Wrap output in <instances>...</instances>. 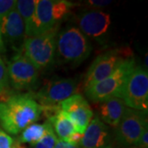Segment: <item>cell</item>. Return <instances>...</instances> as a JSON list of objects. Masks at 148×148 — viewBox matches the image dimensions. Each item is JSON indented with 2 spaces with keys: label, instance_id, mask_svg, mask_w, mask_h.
<instances>
[{
  "label": "cell",
  "instance_id": "cell-1",
  "mask_svg": "<svg viewBox=\"0 0 148 148\" xmlns=\"http://www.w3.org/2000/svg\"><path fill=\"white\" fill-rule=\"evenodd\" d=\"M42 114V107L31 93L12 94L0 102V123L3 130L16 135L30 124L36 122Z\"/></svg>",
  "mask_w": 148,
  "mask_h": 148
},
{
  "label": "cell",
  "instance_id": "cell-2",
  "mask_svg": "<svg viewBox=\"0 0 148 148\" xmlns=\"http://www.w3.org/2000/svg\"><path fill=\"white\" fill-rule=\"evenodd\" d=\"M91 51L89 39L77 27H67L58 32L55 51L58 64L79 65L90 56Z\"/></svg>",
  "mask_w": 148,
  "mask_h": 148
},
{
  "label": "cell",
  "instance_id": "cell-3",
  "mask_svg": "<svg viewBox=\"0 0 148 148\" xmlns=\"http://www.w3.org/2000/svg\"><path fill=\"white\" fill-rule=\"evenodd\" d=\"M135 67L133 57L125 60L110 76L85 89L86 97L94 103H102L111 98L122 99L126 83Z\"/></svg>",
  "mask_w": 148,
  "mask_h": 148
},
{
  "label": "cell",
  "instance_id": "cell-4",
  "mask_svg": "<svg viewBox=\"0 0 148 148\" xmlns=\"http://www.w3.org/2000/svg\"><path fill=\"white\" fill-rule=\"evenodd\" d=\"M59 27L58 25L38 36L26 37L23 41L21 52L38 70H45L54 63Z\"/></svg>",
  "mask_w": 148,
  "mask_h": 148
},
{
  "label": "cell",
  "instance_id": "cell-5",
  "mask_svg": "<svg viewBox=\"0 0 148 148\" xmlns=\"http://www.w3.org/2000/svg\"><path fill=\"white\" fill-rule=\"evenodd\" d=\"M75 4L66 0H38L36 12L27 37L43 34L60 25Z\"/></svg>",
  "mask_w": 148,
  "mask_h": 148
},
{
  "label": "cell",
  "instance_id": "cell-6",
  "mask_svg": "<svg viewBox=\"0 0 148 148\" xmlns=\"http://www.w3.org/2000/svg\"><path fill=\"white\" fill-rule=\"evenodd\" d=\"M132 54L131 49L124 48L110 49L98 55L86 73L85 89L110 76L125 60L132 58Z\"/></svg>",
  "mask_w": 148,
  "mask_h": 148
},
{
  "label": "cell",
  "instance_id": "cell-7",
  "mask_svg": "<svg viewBox=\"0 0 148 148\" xmlns=\"http://www.w3.org/2000/svg\"><path fill=\"white\" fill-rule=\"evenodd\" d=\"M122 100L127 108L148 110V73L143 66H136L127 80Z\"/></svg>",
  "mask_w": 148,
  "mask_h": 148
},
{
  "label": "cell",
  "instance_id": "cell-8",
  "mask_svg": "<svg viewBox=\"0 0 148 148\" xmlns=\"http://www.w3.org/2000/svg\"><path fill=\"white\" fill-rule=\"evenodd\" d=\"M147 125V113L126 108L114 129L115 140L124 147H133L148 127Z\"/></svg>",
  "mask_w": 148,
  "mask_h": 148
},
{
  "label": "cell",
  "instance_id": "cell-9",
  "mask_svg": "<svg viewBox=\"0 0 148 148\" xmlns=\"http://www.w3.org/2000/svg\"><path fill=\"white\" fill-rule=\"evenodd\" d=\"M7 70L11 86L16 90L31 89L39 78V70L21 50L8 61Z\"/></svg>",
  "mask_w": 148,
  "mask_h": 148
},
{
  "label": "cell",
  "instance_id": "cell-10",
  "mask_svg": "<svg viewBox=\"0 0 148 148\" xmlns=\"http://www.w3.org/2000/svg\"><path fill=\"white\" fill-rule=\"evenodd\" d=\"M77 90V82L73 78H59L45 82L33 95L41 106H58L74 95Z\"/></svg>",
  "mask_w": 148,
  "mask_h": 148
},
{
  "label": "cell",
  "instance_id": "cell-11",
  "mask_svg": "<svg viewBox=\"0 0 148 148\" xmlns=\"http://www.w3.org/2000/svg\"><path fill=\"white\" fill-rule=\"evenodd\" d=\"M78 29L86 36L97 41L106 38L111 25L110 15L99 9L85 11L77 20Z\"/></svg>",
  "mask_w": 148,
  "mask_h": 148
},
{
  "label": "cell",
  "instance_id": "cell-12",
  "mask_svg": "<svg viewBox=\"0 0 148 148\" xmlns=\"http://www.w3.org/2000/svg\"><path fill=\"white\" fill-rule=\"evenodd\" d=\"M59 107L71 118L77 131L83 134L94 116L93 111L84 96L74 94L59 104Z\"/></svg>",
  "mask_w": 148,
  "mask_h": 148
},
{
  "label": "cell",
  "instance_id": "cell-13",
  "mask_svg": "<svg viewBox=\"0 0 148 148\" xmlns=\"http://www.w3.org/2000/svg\"><path fill=\"white\" fill-rule=\"evenodd\" d=\"M113 138L109 127L95 115L86 127L78 148H111Z\"/></svg>",
  "mask_w": 148,
  "mask_h": 148
},
{
  "label": "cell",
  "instance_id": "cell-14",
  "mask_svg": "<svg viewBox=\"0 0 148 148\" xmlns=\"http://www.w3.org/2000/svg\"><path fill=\"white\" fill-rule=\"evenodd\" d=\"M0 29L3 41L12 45H21L26 38L25 25L16 8H13L0 20Z\"/></svg>",
  "mask_w": 148,
  "mask_h": 148
},
{
  "label": "cell",
  "instance_id": "cell-15",
  "mask_svg": "<svg viewBox=\"0 0 148 148\" xmlns=\"http://www.w3.org/2000/svg\"><path fill=\"white\" fill-rule=\"evenodd\" d=\"M126 106L120 98H111L101 103L97 116L105 124L116 127L123 115Z\"/></svg>",
  "mask_w": 148,
  "mask_h": 148
},
{
  "label": "cell",
  "instance_id": "cell-16",
  "mask_svg": "<svg viewBox=\"0 0 148 148\" xmlns=\"http://www.w3.org/2000/svg\"><path fill=\"white\" fill-rule=\"evenodd\" d=\"M48 120L51 123L53 131L60 140L65 141L74 132H77L71 118L61 109Z\"/></svg>",
  "mask_w": 148,
  "mask_h": 148
},
{
  "label": "cell",
  "instance_id": "cell-17",
  "mask_svg": "<svg viewBox=\"0 0 148 148\" xmlns=\"http://www.w3.org/2000/svg\"><path fill=\"white\" fill-rule=\"evenodd\" d=\"M38 0H17L15 8L20 14L25 25V35L28 36Z\"/></svg>",
  "mask_w": 148,
  "mask_h": 148
},
{
  "label": "cell",
  "instance_id": "cell-18",
  "mask_svg": "<svg viewBox=\"0 0 148 148\" xmlns=\"http://www.w3.org/2000/svg\"><path fill=\"white\" fill-rule=\"evenodd\" d=\"M46 132V124L45 122L43 124L40 123H32L27 127L22 132L19 138L16 140L20 143H28L31 146L37 143L41 140Z\"/></svg>",
  "mask_w": 148,
  "mask_h": 148
},
{
  "label": "cell",
  "instance_id": "cell-19",
  "mask_svg": "<svg viewBox=\"0 0 148 148\" xmlns=\"http://www.w3.org/2000/svg\"><path fill=\"white\" fill-rule=\"evenodd\" d=\"M45 124L46 132L45 136L38 143L31 146V148H54L58 138L53 131L51 123L47 120L45 121Z\"/></svg>",
  "mask_w": 148,
  "mask_h": 148
},
{
  "label": "cell",
  "instance_id": "cell-20",
  "mask_svg": "<svg viewBox=\"0 0 148 148\" xmlns=\"http://www.w3.org/2000/svg\"><path fill=\"white\" fill-rule=\"evenodd\" d=\"M0 148H25L21 143L14 139L0 127Z\"/></svg>",
  "mask_w": 148,
  "mask_h": 148
},
{
  "label": "cell",
  "instance_id": "cell-21",
  "mask_svg": "<svg viewBox=\"0 0 148 148\" xmlns=\"http://www.w3.org/2000/svg\"><path fill=\"white\" fill-rule=\"evenodd\" d=\"M8 82V70L5 63L0 57V95L6 90V86Z\"/></svg>",
  "mask_w": 148,
  "mask_h": 148
},
{
  "label": "cell",
  "instance_id": "cell-22",
  "mask_svg": "<svg viewBox=\"0 0 148 148\" xmlns=\"http://www.w3.org/2000/svg\"><path fill=\"white\" fill-rule=\"evenodd\" d=\"M16 0H0V20L15 8Z\"/></svg>",
  "mask_w": 148,
  "mask_h": 148
},
{
  "label": "cell",
  "instance_id": "cell-23",
  "mask_svg": "<svg viewBox=\"0 0 148 148\" xmlns=\"http://www.w3.org/2000/svg\"><path fill=\"white\" fill-rule=\"evenodd\" d=\"M133 147L136 148H148V127L145 129L139 140Z\"/></svg>",
  "mask_w": 148,
  "mask_h": 148
},
{
  "label": "cell",
  "instance_id": "cell-24",
  "mask_svg": "<svg viewBox=\"0 0 148 148\" xmlns=\"http://www.w3.org/2000/svg\"><path fill=\"white\" fill-rule=\"evenodd\" d=\"M111 3H112L111 1H106V0H103V1L90 0V1H87V2L86 3V5L89 6V7L94 8V9H99V8H101L110 5ZM92 8H91V9H92Z\"/></svg>",
  "mask_w": 148,
  "mask_h": 148
},
{
  "label": "cell",
  "instance_id": "cell-25",
  "mask_svg": "<svg viewBox=\"0 0 148 148\" xmlns=\"http://www.w3.org/2000/svg\"><path fill=\"white\" fill-rule=\"evenodd\" d=\"M82 136H83V134H82V133H80L78 132H76L67 138L65 140V142H67L69 144L74 145V146H78V144H79L82 138Z\"/></svg>",
  "mask_w": 148,
  "mask_h": 148
},
{
  "label": "cell",
  "instance_id": "cell-26",
  "mask_svg": "<svg viewBox=\"0 0 148 148\" xmlns=\"http://www.w3.org/2000/svg\"><path fill=\"white\" fill-rule=\"evenodd\" d=\"M54 148H78L77 146H74L72 144H69L67 142H65L64 140H60L58 139L57 143L55 144Z\"/></svg>",
  "mask_w": 148,
  "mask_h": 148
},
{
  "label": "cell",
  "instance_id": "cell-27",
  "mask_svg": "<svg viewBox=\"0 0 148 148\" xmlns=\"http://www.w3.org/2000/svg\"><path fill=\"white\" fill-rule=\"evenodd\" d=\"M5 50V45H4V41H3L1 29H0V53H4Z\"/></svg>",
  "mask_w": 148,
  "mask_h": 148
}]
</instances>
